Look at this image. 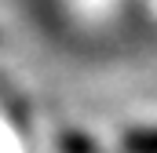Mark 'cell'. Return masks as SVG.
<instances>
[{
	"label": "cell",
	"instance_id": "obj_1",
	"mask_svg": "<svg viewBox=\"0 0 157 153\" xmlns=\"http://www.w3.org/2000/svg\"><path fill=\"white\" fill-rule=\"evenodd\" d=\"M121 153H157V128H132L121 139Z\"/></svg>",
	"mask_w": 157,
	"mask_h": 153
}]
</instances>
